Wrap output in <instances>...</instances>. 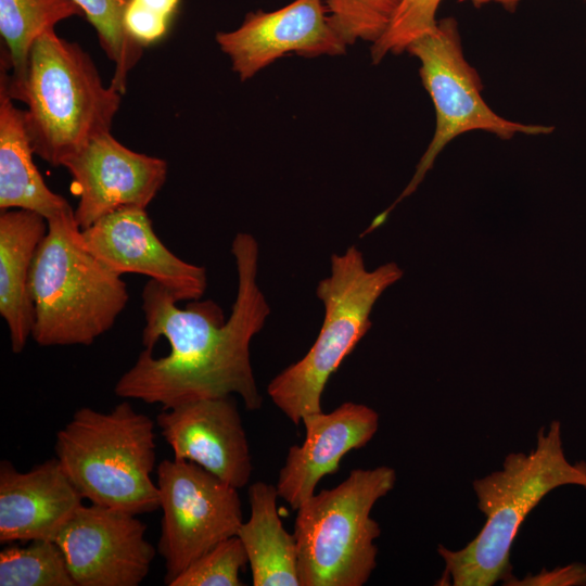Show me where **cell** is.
I'll list each match as a JSON object with an SVG mask.
<instances>
[{
    "instance_id": "1",
    "label": "cell",
    "mask_w": 586,
    "mask_h": 586,
    "mask_svg": "<svg viewBox=\"0 0 586 586\" xmlns=\"http://www.w3.org/2000/svg\"><path fill=\"white\" fill-rule=\"evenodd\" d=\"M238 291L230 317L212 300L177 307L171 293L150 279L142 290L144 349L116 382L125 399L180 404L231 396L247 410L262 407L250 356V344L264 327L270 307L257 283L259 249L255 238L238 232L231 244Z\"/></svg>"
},
{
    "instance_id": "2",
    "label": "cell",
    "mask_w": 586,
    "mask_h": 586,
    "mask_svg": "<svg viewBox=\"0 0 586 586\" xmlns=\"http://www.w3.org/2000/svg\"><path fill=\"white\" fill-rule=\"evenodd\" d=\"M586 488V463H572L564 451L561 424L542 426L527 453H510L501 468L475 479L476 506L485 518L479 534L458 550L440 545L445 568L436 585L493 586L512 574L511 548L526 517L551 491Z\"/></svg>"
},
{
    "instance_id": "3",
    "label": "cell",
    "mask_w": 586,
    "mask_h": 586,
    "mask_svg": "<svg viewBox=\"0 0 586 586\" xmlns=\"http://www.w3.org/2000/svg\"><path fill=\"white\" fill-rule=\"evenodd\" d=\"M47 222L29 276L31 337L40 346L90 345L127 305V285L86 249L72 207Z\"/></svg>"
},
{
    "instance_id": "4",
    "label": "cell",
    "mask_w": 586,
    "mask_h": 586,
    "mask_svg": "<svg viewBox=\"0 0 586 586\" xmlns=\"http://www.w3.org/2000/svg\"><path fill=\"white\" fill-rule=\"evenodd\" d=\"M36 155L63 166L94 138L111 132L122 93L106 86L92 58L54 29L34 43L20 98Z\"/></svg>"
},
{
    "instance_id": "5",
    "label": "cell",
    "mask_w": 586,
    "mask_h": 586,
    "mask_svg": "<svg viewBox=\"0 0 586 586\" xmlns=\"http://www.w3.org/2000/svg\"><path fill=\"white\" fill-rule=\"evenodd\" d=\"M155 423L128 400L110 412L89 407L75 411L55 436L63 471L91 504L132 514L160 508L151 474L156 460Z\"/></svg>"
},
{
    "instance_id": "6",
    "label": "cell",
    "mask_w": 586,
    "mask_h": 586,
    "mask_svg": "<svg viewBox=\"0 0 586 586\" xmlns=\"http://www.w3.org/2000/svg\"><path fill=\"white\" fill-rule=\"evenodd\" d=\"M402 277L395 263L368 270L356 245L331 256L330 276L316 289L324 307L320 331L305 356L267 387L272 403L294 424L322 411L321 395L330 377L371 328L370 314L378 298Z\"/></svg>"
},
{
    "instance_id": "7",
    "label": "cell",
    "mask_w": 586,
    "mask_h": 586,
    "mask_svg": "<svg viewBox=\"0 0 586 586\" xmlns=\"http://www.w3.org/2000/svg\"><path fill=\"white\" fill-rule=\"evenodd\" d=\"M387 466L354 469L339 485L307 498L297 509L294 535L300 586H362L377 566L375 502L395 486Z\"/></svg>"
},
{
    "instance_id": "8",
    "label": "cell",
    "mask_w": 586,
    "mask_h": 586,
    "mask_svg": "<svg viewBox=\"0 0 586 586\" xmlns=\"http://www.w3.org/2000/svg\"><path fill=\"white\" fill-rule=\"evenodd\" d=\"M406 51L420 62L419 73L435 107L436 127L411 180L396 201L374 218L368 228L370 232L383 225L391 211L417 190L436 156L456 137L472 130L488 131L500 139H511L517 133L536 136L553 131L552 126L506 119L486 104L479 74L464 59L455 18L437 21L432 30L415 39Z\"/></svg>"
},
{
    "instance_id": "9",
    "label": "cell",
    "mask_w": 586,
    "mask_h": 586,
    "mask_svg": "<svg viewBox=\"0 0 586 586\" xmlns=\"http://www.w3.org/2000/svg\"><path fill=\"white\" fill-rule=\"evenodd\" d=\"M156 475L163 511L157 551L170 585L195 559L237 535L242 502L238 488L190 461L164 459Z\"/></svg>"
},
{
    "instance_id": "10",
    "label": "cell",
    "mask_w": 586,
    "mask_h": 586,
    "mask_svg": "<svg viewBox=\"0 0 586 586\" xmlns=\"http://www.w3.org/2000/svg\"><path fill=\"white\" fill-rule=\"evenodd\" d=\"M136 514L81 505L60 530V546L76 586H138L149 574L155 548Z\"/></svg>"
},
{
    "instance_id": "11",
    "label": "cell",
    "mask_w": 586,
    "mask_h": 586,
    "mask_svg": "<svg viewBox=\"0 0 586 586\" xmlns=\"http://www.w3.org/2000/svg\"><path fill=\"white\" fill-rule=\"evenodd\" d=\"M215 39L241 81L290 53L335 56L347 47L331 24L324 0H294L271 12H250L238 28L219 31Z\"/></svg>"
},
{
    "instance_id": "12",
    "label": "cell",
    "mask_w": 586,
    "mask_h": 586,
    "mask_svg": "<svg viewBox=\"0 0 586 586\" xmlns=\"http://www.w3.org/2000/svg\"><path fill=\"white\" fill-rule=\"evenodd\" d=\"M78 194L74 217L80 229L129 206L146 208L167 177V163L136 152L111 132L91 140L64 164Z\"/></svg>"
},
{
    "instance_id": "13",
    "label": "cell",
    "mask_w": 586,
    "mask_h": 586,
    "mask_svg": "<svg viewBox=\"0 0 586 586\" xmlns=\"http://www.w3.org/2000/svg\"><path fill=\"white\" fill-rule=\"evenodd\" d=\"M86 249L122 276L135 272L163 284L179 301L200 300L207 286L206 269L176 256L157 238L145 208L116 209L80 229Z\"/></svg>"
},
{
    "instance_id": "14",
    "label": "cell",
    "mask_w": 586,
    "mask_h": 586,
    "mask_svg": "<svg viewBox=\"0 0 586 586\" xmlns=\"http://www.w3.org/2000/svg\"><path fill=\"white\" fill-rule=\"evenodd\" d=\"M156 424L175 459L196 463L238 489L249 483L252 456L232 395L163 409Z\"/></svg>"
},
{
    "instance_id": "15",
    "label": "cell",
    "mask_w": 586,
    "mask_h": 586,
    "mask_svg": "<svg viewBox=\"0 0 586 586\" xmlns=\"http://www.w3.org/2000/svg\"><path fill=\"white\" fill-rule=\"evenodd\" d=\"M379 413L371 407L346 402L328 413L303 418L306 436L289 448L277 482L279 497L292 509L315 494L319 481L339 470L342 458L366 446L379 429Z\"/></svg>"
},
{
    "instance_id": "16",
    "label": "cell",
    "mask_w": 586,
    "mask_h": 586,
    "mask_svg": "<svg viewBox=\"0 0 586 586\" xmlns=\"http://www.w3.org/2000/svg\"><path fill=\"white\" fill-rule=\"evenodd\" d=\"M56 458L27 472L0 462V543L54 540L82 505Z\"/></svg>"
},
{
    "instance_id": "17",
    "label": "cell",
    "mask_w": 586,
    "mask_h": 586,
    "mask_svg": "<svg viewBox=\"0 0 586 586\" xmlns=\"http://www.w3.org/2000/svg\"><path fill=\"white\" fill-rule=\"evenodd\" d=\"M47 219L15 209L0 215V315L10 332L11 351L23 352L31 336L34 307L29 276L36 250L47 233Z\"/></svg>"
},
{
    "instance_id": "18",
    "label": "cell",
    "mask_w": 586,
    "mask_h": 586,
    "mask_svg": "<svg viewBox=\"0 0 586 586\" xmlns=\"http://www.w3.org/2000/svg\"><path fill=\"white\" fill-rule=\"evenodd\" d=\"M34 154L24 110L0 84V209H26L49 219L72 206L46 184Z\"/></svg>"
},
{
    "instance_id": "19",
    "label": "cell",
    "mask_w": 586,
    "mask_h": 586,
    "mask_svg": "<svg viewBox=\"0 0 586 586\" xmlns=\"http://www.w3.org/2000/svg\"><path fill=\"white\" fill-rule=\"evenodd\" d=\"M251 515L237 536L247 555L254 586H300L297 545L279 517L276 485L255 482L250 485Z\"/></svg>"
},
{
    "instance_id": "20",
    "label": "cell",
    "mask_w": 586,
    "mask_h": 586,
    "mask_svg": "<svg viewBox=\"0 0 586 586\" xmlns=\"http://www.w3.org/2000/svg\"><path fill=\"white\" fill-rule=\"evenodd\" d=\"M84 15L73 0H0V35L4 43L0 84L13 100L20 101L35 41L55 25Z\"/></svg>"
},
{
    "instance_id": "21",
    "label": "cell",
    "mask_w": 586,
    "mask_h": 586,
    "mask_svg": "<svg viewBox=\"0 0 586 586\" xmlns=\"http://www.w3.org/2000/svg\"><path fill=\"white\" fill-rule=\"evenodd\" d=\"M95 29L99 43L114 64L111 86L122 94L128 75L143 54V47L129 37L124 27V12L130 0H73Z\"/></svg>"
},
{
    "instance_id": "22",
    "label": "cell",
    "mask_w": 586,
    "mask_h": 586,
    "mask_svg": "<svg viewBox=\"0 0 586 586\" xmlns=\"http://www.w3.org/2000/svg\"><path fill=\"white\" fill-rule=\"evenodd\" d=\"M0 586H76L55 540L11 545L0 552Z\"/></svg>"
},
{
    "instance_id": "23",
    "label": "cell",
    "mask_w": 586,
    "mask_h": 586,
    "mask_svg": "<svg viewBox=\"0 0 586 586\" xmlns=\"http://www.w3.org/2000/svg\"><path fill=\"white\" fill-rule=\"evenodd\" d=\"M404 0H324L333 28L345 41H377Z\"/></svg>"
},
{
    "instance_id": "24",
    "label": "cell",
    "mask_w": 586,
    "mask_h": 586,
    "mask_svg": "<svg viewBox=\"0 0 586 586\" xmlns=\"http://www.w3.org/2000/svg\"><path fill=\"white\" fill-rule=\"evenodd\" d=\"M246 563V551L235 535L195 559L169 586H241L239 574Z\"/></svg>"
},
{
    "instance_id": "25",
    "label": "cell",
    "mask_w": 586,
    "mask_h": 586,
    "mask_svg": "<svg viewBox=\"0 0 586 586\" xmlns=\"http://www.w3.org/2000/svg\"><path fill=\"white\" fill-rule=\"evenodd\" d=\"M442 0H404L383 35L372 43L371 59L380 63L388 53L398 54L421 35L432 30Z\"/></svg>"
},
{
    "instance_id": "26",
    "label": "cell",
    "mask_w": 586,
    "mask_h": 586,
    "mask_svg": "<svg viewBox=\"0 0 586 586\" xmlns=\"http://www.w3.org/2000/svg\"><path fill=\"white\" fill-rule=\"evenodd\" d=\"M171 18L146 5L130 0L124 12V27L131 39L143 48L161 40Z\"/></svg>"
},
{
    "instance_id": "27",
    "label": "cell",
    "mask_w": 586,
    "mask_h": 586,
    "mask_svg": "<svg viewBox=\"0 0 586 586\" xmlns=\"http://www.w3.org/2000/svg\"><path fill=\"white\" fill-rule=\"evenodd\" d=\"M504 585L508 586H586V564L570 563L552 570L543 569L528 573L523 578L512 575Z\"/></svg>"
},
{
    "instance_id": "28",
    "label": "cell",
    "mask_w": 586,
    "mask_h": 586,
    "mask_svg": "<svg viewBox=\"0 0 586 586\" xmlns=\"http://www.w3.org/2000/svg\"><path fill=\"white\" fill-rule=\"evenodd\" d=\"M136 1L170 18L177 12V9L180 3V0H136Z\"/></svg>"
},
{
    "instance_id": "29",
    "label": "cell",
    "mask_w": 586,
    "mask_h": 586,
    "mask_svg": "<svg viewBox=\"0 0 586 586\" xmlns=\"http://www.w3.org/2000/svg\"><path fill=\"white\" fill-rule=\"evenodd\" d=\"M458 1L459 2H470L471 4H473L476 8L482 7L484 4H487V3H491V2H495V3H499L500 5H502L509 12H513L515 10V8L518 7V4L522 0H458Z\"/></svg>"
}]
</instances>
